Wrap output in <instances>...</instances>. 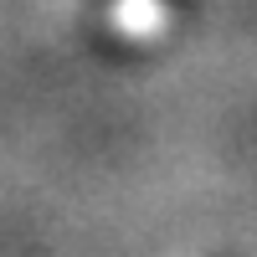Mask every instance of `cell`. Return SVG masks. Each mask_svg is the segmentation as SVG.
<instances>
[]
</instances>
